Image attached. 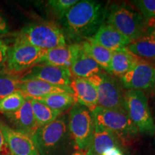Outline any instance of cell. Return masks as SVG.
Masks as SVG:
<instances>
[{
  "instance_id": "8",
  "label": "cell",
  "mask_w": 155,
  "mask_h": 155,
  "mask_svg": "<svg viewBox=\"0 0 155 155\" xmlns=\"http://www.w3.org/2000/svg\"><path fill=\"white\" fill-rule=\"evenodd\" d=\"M88 81L96 88L98 106L105 108H123L125 92L121 82L106 73L93 75Z\"/></svg>"
},
{
  "instance_id": "4",
  "label": "cell",
  "mask_w": 155,
  "mask_h": 155,
  "mask_svg": "<svg viewBox=\"0 0 155 155\" xmlns=\"http://www.w3.org/2000/svg\"><path fill=\"white\" fill-rule=\"evenodd\" d=\"M17 38L42 50L67 45L66 37L63 30L51 22L29 24L22 29Z\"/></svg>"
},
{
  "instance_id": "21",
  "label": "cell",
  "mask_w": 155,
  "mask_h": 155,
  "mask_svg": "<svg viewBox=\"0 0 155 155\" xmlns=\"http://www.w3.org/2000/svg\"><path fill=\"white\" fill-rule=\"evenodd\" d=\"M80 44L83 50L100 65L103 71H105L106 73L111 75V61L113 55L112 52L96 43L92 38L83 40Z\"/></svg>"
},
{
  "instance_id": "25",
  "label": "cell",
  "mask_w": 155,
  "mask_h": 155,
  "mask_svg": "<svg viewBox=\"0 0 155 155\" xmlns=\"http://www.w3.org/2000/svg\"><path fill=\"white\" fill-rule=\"evenodd\" d=\"M21 78L16 73L0 71V100L19 90Z\"/></svg>"
},
{
  "instance_id": "16",
  "label": "cell",
  "mask_w": 155,
  "mask_h": 155,
  "mask_svg": "<svg viewBox=\"0 0 155 155\" xmlns=\"http://www.w3.org/2000/svg\"><path fill=\"white\" fill-rule=\"evenodd\" d=\"M19 91L22 92L25 97L34 98V99H38L56 93H69L73 94L70 87L55 86L35 79L21 81Z\"/></svg>"
},
{
  "instance_id": "13",
  "label": "cell",
  "mask_w": 155,
  "mask_h": 155,
  "mask_svg": "<svg viewBox=\"0 0 155 155\" xmlns=\"http://www.w3.org/2000/svg\"><path fill=\"white\" fill-rule=\"evenodd\" d=\"M92 38L96 43L112 53L125 49L131 42L129 39L106 22H103L101 25Z\"/></svg>"
},
{
  "instance_id": "3",
  "label": "cell",
  "mask_w": 155,
  "mask_h": 155,
  "mask_svg": "<svg viewBox=\"0 0 155 155\" xmlns=\"http://www.w3.org/2000/svg\"><path fill=\"white\" fill-rule=\"evenodd\" d=\"M106 22L131 41L149 32V25L141 13L126 3L112 5L108 10Z\"/></svg>"
},
{
  "instance_id": "32",
  "label": "cell",
  "mask_w": 155,
  "mask_h": 155,
  "mask_svg": "<svg viewBox=\"0 0 155 155\" xmlns=\"http://www.w3.org/2000/svg\"><path fill=\"white\" fill-rule=\"evenodd\" d=\"M152 34V35H153V37H154V40H155V23L154 24V25H153Z\"/></svg>"
},
{
  "instance_id": "17",
  "label": "cell",
  "mask_w": 155,
  "mask_h": 155,
  "mask_svg": "<svg viewBox=\"0 0 155 155\" xmlns=\"http://www.w3.org/2000/svg\"><path fill=\"white\" fill-rule=\"evenodd\" d=\"M70 88L78 104L88 108L91 111L98 106V95L96 88L88 79L73 77Z\"/></svg>"
},
{
  "instance_id": "6",
  "label": "cell",
  "mask_w": 155,
  "mask_h": 155,
  "mask_svg": "<svg viewBox=\"0 0 155 155\" xmlns=\"http://www.w3.org/2000/svg\"><path fill=\"white\" fill-rule=\"evenodd\" d=\"M124 107L139 133L155 135L154 118L149 105L148 98L144 92L137 90L125 91Z\"/></svg>"
},
{
  "instance_id": "29",
  "label": "cell",
  "mask_w": 155,
  "mask_h": 155,
  "mask_svg": "<svg viewBox=\"0 0 155 155\" xmlns=\"http://www.w3.org/2000/svg\"><path fill=\"white\" fill-rule=\"evenodd\" d=\"M0 155H10L8 145L7 144L1 129H0Z\"/></svg>"
},
{
  "instance_id": "7",
  "label": "cell",
  "mask_w": 155,
  "mask_h": 155,
  "mask_svg": "<svg viewBox=\"0 0 155 155\" xmlns=\"http://www.w3.org/2000/svg\"><path fill=\"white\" fill-rule=\"evenodd\" d=\"M68 124L75 148L79 151H86L90 145L95 130L92 111L75 103L70 109Z\"/></svg>"
},
{
  "instance_id": "28",
  "label": "cell",
  "mask_w": 155,
  "mask_h": 155,
  "mask_svg": "<svg viewBox=\"0 0 155 155\" xmlns=\"http://www.w3.org/2000/svg\"><path fill=\"white\" fill-rule=\"evenodd\" d=\"M78 2V0H50L48 4L57 18L63 19L69 9Z\"/></svg>"
},
{
  "instance_id": "11",
  "label": "cell",
  "mask_w": 155,
  "mask_h": 155,
  "mask_svg": "<svg viewBox=\"0 0 155 155\" xmlns=\"http://www.w3.org/2000/svg\"><path fill=\"white\" fill-rule=\"evenodd\" d=\"M73 75L71 70L48 64H38L21 78V81L35 79L55 86L70 87Z\"/></svg>"
},
{
  "instance_id": "14",
  "label": "cell",
  "mask_w": 155,
  "mask_h": 155,
  "mask_svg": "<svg viewBox=\"0 0 155 155\" xmlns=\"http://www.w3.org/2000/svg\"><path fill=\"white\" fill-rule=\"evenodd\" d=\"M5 116L15 127L13 129L26 134L31 137L38 128L32 111L30 98L26 97L25 104L17 111L5 114Z\"/></svg>"
},
{
  "instance_id": "15",
  "label": "cell",
  "mask_w": 155,
  "mask_h": 155,
  "mask_svg": "<svg viewBox=\"0 0 155 155\" xmlns=\"http://www.w3.org/2000/svg\"><path fill=\"white\" fill-rule=\"evenodd\" d=\"M81 48L80 43H73L45 50L42 63L70 69Z\"/></svg>"
},
{
  "instance_id": "10",
  "label": "cell",
  "mask_w": 155,
  "mask_h": 155,
  "mask_svg": "<svg viewBox=\"0 0 155 155\" xmlns=\"http://www.w3.org/2000/svg\"><path fill=\"white\" fill-rule=\"evenodd\" d=\"M127 90H137L155 94V66L139 60L129 72L120 78Z\"/></svg>"
},
{
  "instance_id": "23",
  "label": "cell",
  "mask_w": 155,
  "mask_h": 155,
  "mask_svg": "<svg viewBox=\"0 0 155 155\" xmlns=\"http://www.w3.org/2000/svg\"><path fill=\"white\" fill-rule=\"evenodd\" d=\"M37 100L61 114L71 109L76 103L73 94L69 93H56L38 98Z\"/></svg>"
},
{
  "instance_id": "19",
  "label": "cell",
  "mask_w": 155,
  "mask_h": 155,
  "mask_svg": "<svg viewBox=\"0 0 155 155\" xmlns=\"http://www.w3.org/2000/svg\"><path fill=\"white\" fill-rule=\"evenodd\" d=\"M70 70L73 77L84 79H88L93 75L103 72V69L100 65L82 48H81Z\"/></svg>"
},
{
  "instance_id": "31",
  "label": "cell",
  "mask_w": 155,
  "mask_h": 155,
  "mask_svg": "<svg viewBox=\"0 0 155 155\" xmlns=\"http://www.w3.org/2000/svg\"><path fill=\"white\" fill-rule=\"evenodd\" d=\"M9 31V26L7 20L0 14V35H5Z\"/></svg>"
},
{
  "instance_id": "1",
  "label": "cell",
  "mask_w": 155,
  "mask_h": 155,
  "mask_svg": "<svg viewBox=\"0 0 155 155\" xmlns=\"http://www.w3.org/2000/svg\"><path fill=\"white\" fill-rule=\"evenodd\" d=\"M105 13L101 2L94 0L78 1L63 18L68 35L81 42L92 38L104 22Z\"/></svg>"
},
{
  "instance_id": "30",
  "label": "cell",
  "mask_w": 155,
  "mask_h": 155,
  "mask_svg": "<svg viewBox=\"0 0 155 155\" xmlns=\"http://www.w3.org/2000/svg\"><path fill=\"white\" fill-rule=\"evenodd\" d=\"M102 155H126L123 152L121 147H114L112 148L108 149Z\"/></svg>"
},
{
  "instance_id": "22",
  "label": "cell",
  "mask_w": 155,
  "mask_h": 155,
  "mask_svg": "<svg viewBox=\"0 0 155 155\" xmlns=\"http://www.w3.org/2000/svg\"><path fill=\"white\" fill-rule=\"evenodd\" d=\"M139 60L127 48L113 53L111 61V75L121 78L132 68Z\"/></svg>"
},
{
  "instance_id": "18",
  "label": "cell",
  "mask_w": 155,
  "mask_h": 155,
  "mask_svg": "<svg viewBox=\"0 0 155 155\" xmlns=\"http://www.w3.org/2000/svg\"><path fill=\"white\" fill-rule=\"evenodd\" d=\"M121 141L111 131L95 125L91 141L85 155H102L108 149L114 147H121Z\"/></svg>"
},
{
  "instance_id": "12",
  "label": "cell",
  "mask_w": 155,
  "mask_h": 155,
  "mask_svg": "<svg viewBox=\"0 0 155 155\" xmlns=\"http://www.w3.org/2000/svg\"><path fill=\"white\" fill-rule=\"evenodd\" d=\"M0 129L8 145L10 155H40L33 139L0 121Z\"/></svg>"
},
{
  "instance_id": "27",
  "label": "cell",
  "mask_w": 155,
  "mask_h": 155,
  "mask_svg": "<svg viewBox=\"0 0 155 155\" xmlns=\"http://www.w3.org/2000/svg\"><path fill=\"white\" fill-rule=\"evenodd\" d=\"M136 8L138 9L149 26L155 22V0H135L131 2Z\"/></svg>"
},
{
  "instance_id": "20",
  "label": "cell",
  "mask_w": 155,
  "mask_h": 155,
  "mask_svg": "<svg viewBox=\"0 0 155 155\" xmlns=\"http://www.w3.org/2000/svg\"><path fill=\"white\" fill-rule=\"evenodd\" d=\"M127 48L140 60L155 66V40L152 32L131 41Z\"/></svg>"
},
{
  "instance_id": "33",
  "label": "cell",
  "mask_w": 155,
  "mask_h": 155,
  "mask_svg": "<svg viewBox=\"0 0 155 155\" xmlns=\"http://www.w3.org/2000/svg\"><path fill=\"white\" fill-rule=\"evenodd\" d=\"M71 155H85V153L78 152H75V153H73V154H71Z\"/></svg>"
},
{
  "instance_id": "2",
  "label": "cell",
  "mask_w": 155,
  "mask_h": 155,
  "mask_svg": "<svg viewBox=\"0 0 155 155\" xmlns=\"http://www.w3.org/2000/svg\"><path fill=\"white\" fill-rule=\"evenodd\" d=\"M32 139L40 155H64L71 146L74 147L67 116H59L51 123L38 127Z\"/></svg>"
},
{
  "instance_id": "26",
  "label": "cell",
  "mask_w": 155,
  "mask_h": 155,
  "mask_svg": "<svg viewBox=\"0 0 155 155\" xmlns=\"http://www.w3.org/2000/svg\"><path fill=\"white\" fill-rule=\"evenodd\" d=\"M26 97L19 91L5 97L0 100V113L8 114L14 113L22 107Z\"/></svg>"
},
{
  "instance_id": "34",
  "label": "cell",
  "mask_w": 155,
  "mask_h": 155,
  "mask_svg": "<svg viewBox=\"0 0 155 155\" xmlns=\"http://www.w3.org/2000/svg\"><path fill=\"white\" fill-rule=\"evenodd\" d=\"M154 123H155V114H154Z\"/></svg>"
},
{
  "instance_id": "24",
  "label": "cell",
  "mask_w": 155,
  "mask_h": 155,
  "mask_svg": "<svg viewBox=\"0 0 155 155\" xmlns=\"http://www.w3.org/2000/svg\"><path fill=\"white\" fill-rule=\"evenodd\" d=\"M31 104L35 119L38 127H43L51 123L62 114L61 112L52 109L37 99L31 98Z\"/></svg>"
},
{
  "instance_id": "9",
  "label": "cell",
  "mask_w": 155,
  "mask_h": 155,
  "mask_svg": "<svg viewBox=\"0 0 155 155\" xmlns=\"http://www.w3.org/2000/svg\"><path fill=\"white\" fill-rule=\"evenodd\" d=\"M45 50L35 47L27 42L17 38L8 49L7 65L9 72L17 73L30 70L42 63Z\"/></svg>"
},
{
  "instance_id": "5",
  "label": "cell",
  "mask_w": 155,
  "mask_h": 155,
  "mask_svg": "<svg viewBox=\"0 0 155 155\" xmlns=\"http://www.w3.org/2000/svg\"><path fill=\"white\" fill-rule=\"evenodd\" d=\"M95 125L105 128L118 137L122 144L134 139L139 134L123 108H105L97 106L92 111Z\"/></svg>"
}]
</instances>
